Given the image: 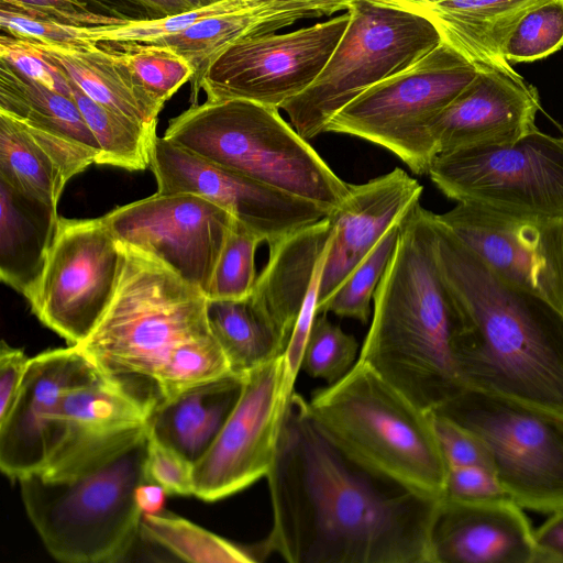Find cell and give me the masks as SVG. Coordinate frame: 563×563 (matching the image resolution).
<instances>
[{
  "label": "cell",
  "instance_id": "obj_1",
  "mask_svg": "<svg viewBox=\"0 0 563 563\" xmlns=\"http://www.w3.org/2000/svg\"><path fill=\"white\" fill-rule=\"evenodd\" d=\"M266 478L273 525L257 543L263 560L276 552L289 563H432L442 498L355 464L318 430L296 391Z\"/></svg>",
  "mask_w": 563,
  "mask_h": 563
},
{
  "label": "cell",
  "instance_id": "obj_2",
  "mask_svg": "<svg viewBox=\"0 0 563 563\" xmlns=\"http://www.w3.org/2000/svg\"><path fill=\"white\" fill-rule=\"evenodd\" d=\"M373 299L358 360L429 412L467 389L459 356L471 325L438 262L433 212L420 201L401 220Z\"/></svg>",
  "mask_w": 563,
  "mask_h": 563
},
{
  "label": "cell",
  "instance_id": "obj_3",
  "mask_svg": "<svg viewBox=\"0 0 563 563\" xmlns=\"http://www.w3.org/2000/svg\"><path fill=\"white\" fill-rule=\"evenodd\" d=\"M442 274L471 325L459 356L467 389L563 416V313L490 271L433 213Z\"/></svg>",
  "mask_w": 563,
  "mask_h": 563
},
{
  "label": "cell",
  "instance_id": "obj_4",
  "mask_svg": "<svg viewBox=\"0 0 563 563\" xmlns=\"http://www.w3.org/2000/svg\"><path fill=\"white\" fill-rule=\"evenodd\" d=\"M122 247L112 301L91 334L75 346L151 413L166 398L180 355L212 335L207 296L161 262Z\"/></svg>",
  "mask_w": 563,
  "mask_h": 563
},
{
  "label": "cell",
  "instance_id": "obj_5",
  "mask_svg": "<svg viewBox=\"0 0 563 563\" xmlns=\"http://www.w3.org/2000/svg\"><path fill=\"white\" fill-rule=\"evenodd\" d=\"M148 442L146 428L59 476L18 479L27 517L54 559L111 563L132 550L142 517L136 488L150 482Z\"/></svg>",
  "mask_w": 563,
  "mask_h": 563
},
{
  "label": "cell",
  "instance_id": "obj_6",
  "mask_svg": "<svg viewBox=\"0 0 563 563\" xmlns=\"http://www.w3.org/2000/svg\"><path fill=\"white\" fill-rule=\"evenodd\" d=\"M318 430L346 457L408 490L441 497L448 474L433 412L413 404L357 358L334 384L306 400Z\"/></svg>",
  "mask_w": 563,
  "mask_h": 563
},
{
  "label": "cell",
  "instance_id": "obj_7",
  "mask_svg": "<svg viewBox=\"0 0 563 563\" xmlns=\"http://www.w3.org/2000/svg\"><path fill=\"white\" fill-rule=\"evenodd\" d=\"M164 137L214 165L316 202L329 213L349 194V184L274 107L207 99L170 119Z\"/></svg>",
  "mask_w": 563,
  "mask_h": 563
},
{
  "label": "cell",
  "instance_id": "obj_8",
  "mask_svg": "<svg viewBox=\"0 0 563 563\" xmlns=\"http://www.w3.org/2000/svg\"><path fill=\"white\" fill-rule=\"evenodd\" d=\"M350 21L317 79L283 104L305 140L375 84L398 74L434 49L442 37L426 18L368 0H350Z\"/></svg>",
  "mask_w": 563,
  "mask_h": 563
},
{
  "label": "cell",
  "instance_id": "obj_9",
  "mask_svg": "<svg viewBox=\"0 0 563 563\" xmlns=\"http://www.w3.org/2000/svg\"><path fill=\"white\" fill-rule=\"evenodd\" d=\"M478 69L443 41L405 70L369 87L325 125L324 132L382 146L416 175L437 157L432 120L476 77Z\"/></svg>",
  "mask_w": 563,
  "mask_h": 563
},
{
  "label": "cell",
  "instance_id": "obj_10",
  "mask_svg": "<svg viewBox=\"0 0 563 563\" xmlns=\"http://www.w3.org/2000/svg\"><path fill=\"white\" fill-rule=\"evenodd\" d=\"M428 175L449 199L508 218L563 222V136L439 154Z\"/></svg>",
  "mask_w": 563,
  "mask_h": 563
},
{
  "label": "cell",
  "instance_id": "obj_11",
  "mask_svg": "<svg viewBox=\"0 0 563 563\" xmlns=\"http://www.w3.org/2000/svg\"><path fill=\"white\" fill-rule=\"evenodd\" d=\"M437 412L482 439L518 506L547 515L563 510V416L471 388Z\"/></svg>",
  "mask_w": 563,
  "mask_h": 563
},
{
  "label": "cell",
  "instance_id": "obj_12",
  "mask_svg": "<svg viewBox=\"0 0 563 563\" xmlns=\"http://www.w3.org/2000/svg\"><path fill=\"white\" fill-rule=\"evenodd\" d=\"M123 247L104 223L60 218L42 276L27 299L32 312L71 345L98 325L114 296Z\"/></svg>",
  "mask_w": 563,
  "mask_h": 563
},
{
  "label": "cell",
  "instance_id": "obj_13",
  "mask_svg": "<svg viewBox=\"0 0 563 563\" xmlns=\"http://www.w3.org/2000/svg\"><path fill=\"white\" fill-rule=\"evenodd\" d=\"M349 21L346 11L287 33L243 36L212 62L201 89L209 100L243 99L282 109L317 79Z\"/></svg>",
  "mask_w": 563,
  "mask_h": 563
},
{
  "label": "cell",
  "instance_id": "obj_14",
  "mask_svg": "<svg viewBox=\"0 0 563 563\" xmlns=\"http://www.w3.org/2000/svg\"><path fill=\"white\" fill-rule=\"evenodd\" d=\"M102 219L120 244L161 262L206 296L235 220L200 196L157 192Z\"/></svg>",
  "mask_w": 563,
  "mask_h": 563
},
{
  "label": "cell",
  "instance_id": "obj_15",
  "mask_svg": "<svg viewBox=\"0 0 563 563\" xmlns=\"http://www.w3.org/2000/svg\"><path fill=\"white\" fill-rule=\"evenodd\" d=\"M290 394L285 354L243 377L239 399L208 451L192 464L194 495L216 501L268 474Z\"/></svg>",
  "mask_w": 563,
  "mask_h": 563
},
{
  "label": "cell",
  "instance_id": "obj_16",
  "mask_svg": "<svg viewBox=\"0 0 563 563\" xmlns=\"http://www.w3.org/2000/svg\"><path fill=\"white\" fill-rule=\"evenodd\" d=\"M157 194H192L227 210L272 246L322 220L329 212L316 202L225 169L156 136L150 154Z\"/></svg>",
  "mask_w": 563,
  "mask_h": 563
},
{
  "label": "cell",
  "instance_id": "obj_17",
  "mask_svg": "<svg viewBox=\"0 0 563 563\" xmlns=\"http://www.w3.org/2000/svg\"><path fill=\"white\" fill-rule=\"evenodd\" d=\"M435 217L497 276L563 313V222L508 218L465 202Z\"/></svg>",
  "mask_w": 563,
  "mask_h": 563
},
{
  "label": "cell",
  "instance_id": "obj_18",
  "mask_svg": "<svg viewBox=\"0 0 563 563\" xmlns=\"http://www.w3.org/2000/svg\"><path fill=\"white\" fill-rule=\"evenodd\" d=\"M102 375L75 345L31 357L18 398L0 421V468L20 479L46 463L53 417L67 389Z\"/></svg>",
  "mask_w": 563,
  "mask_h": 563
},
{
  "label": "cell",
  "instance_id": "obj_19",
  "mask_svg": "<svg viewBox=\"0 0 563 563\" xmlns=\"http://www.w3.org/2000/svg\"><path fill=\"white\" fill-rule=\"evenodd\" d=\"M538 90L517 73L479 70L431 122L439 154L512 143L537 130Z\"/></svg>",
  "mask_w": 563,
  "mask_h": 563
},
{
  "label": "cell",
  "instance_id": "obj_20",
  "mask_svg": "<svg viewBox=\"0 0 563 563\" xmlns=\"http://www.w3.org/2000/svg\"><path fill=\"white\" fill-rule=\"evenodd\" d=\"M150 410L101 377L63 395L51 428L44 477H56L147 428Z\"/></svg>",
  "mask_w": 563,
  "mask_h": 563
},
{
  "label": "cell",
  "instance_id": "obj_21",
  "mask_svg": "<svg viewBox=\"0 0 563 563\" xmlns=\"http://www.w3.org/2000/svg\"><path fill=\"white\" fill-rule=\"evenodd\" d=\"M422 185L396 167L361 185L329 214L333 235L324 260L317 311L368 255L385 233L420 201Z\"/></svg>",
  "mask_w": 563,
  "mask_h": 563
},
{
  "label": "cell",
  "instance_id": "obj_22",
  "mask_svg": "<svg viewBox=\"0 0 563 563\" xmlns=\"http://www.w3.org/2000/svg\"><path fill=\"white\" fill-rule=\"evenodd\" d=\"M432 563H533V529L511 499L464 504L442 498Z\"/></svg>",
  "mask_w": 563,
  "mask_h": 563
},
{
  "label": "cell",
  "instance_id": "obj_23",
  "mask_svg": "<svg viewBox=\"0 0 563 563\" xmlns=\"http://www.w3.org/2000/svg\"><path fill=\"white\" fill-rule=\"evenodd\" d=\"M428 19L478 70L516 73L504 47L519 20L544 0H368Z\"/></svg>",
  "mask_w": 563,
  "mask_h": 563
},
{
  "label": "cell",
  "instance_id": "obj_24",
  "mask_svg": "<svg viewBox=\"0 0 563 563\" xmlns=\"http://www.w3.org/2000/svg\"><path fill=\"white\" fill-rule=\"evenodd\" d=\"M85 145L0 113V180L57 208L74 176L96 164Z\"/></svg>",
  "mask_w": 563,
  "mask_h": 563
},
{
  "label": "cell",
  "instance_id": "obj_25",
  "mask_svg": "<svg viewBox=\"0 0 563 563\" xmlns=\"http://www.w3.org/2000/svg\"><path fill=\"white\" fill-rule=\"evenodd\" d=\"M328 218L269 246V257L250 292L272 319L287 345L316 267L329 247Z\"/></svg>",
  "mask_w": 563,
  "mask_h": 563
},
{
  "label": "cell",
  "instance_id": "obj_26",
  "mask_svg": "<svg viewBox=\"0 0 563 563\" xmlns=\"http://www.w3.org/2000/svg\"><path fill=\"white\" fill-rule=\"evenodd\" d=\"M243 377L233 373L191 386L158 404L148 415L150 434L197 462L216 440L242 388Z\"/></svg>",
  "mask_w": 563,
  "mask_h": 563
},
{
  "label": "cell",
  "instance_id": "obj_27",
  "mask_svg": "<svg viewBox=\"0 0 563 563\" xmlns=\"http://www.w3.org/2000/svg\"><path fill=\"white\" fill-rule=\"evenodd\" d=\"M59 219L57 208L0 180V277L26 299L42 276Z\"/></svg>",
  "mask_w": 563,
  "mask_h": 563
},
{
  "label": "cell",
  "instance_id": "obj_28",
  "mask_svg": "<svg viewBox=\"0 0 563 563\" xmlns=\"http://www.w3.org/2000/svg\"><path fill=\"white\" fill-rule=\"evenodd\" d=\"M31 42L89 98L156 131L161 109L114 54L85 41L80 44Z\"/></svg>",
  "mask_w": 563,
  "mask_h": 563
},
{
  "label": "cell",
  "instance_id": "obj_29",
  "mask_svg": "<svg viewBox=\"0 0 563 563\" xmlns=\"http://www.w3.org/2000/svg\"><path fill=\"white\" fill-rule=\"evenodd\" d=\"M207 320L233 374L244 377L285 354L287 343L249 294L236 299L207 298Z\"/></svg>",
  "mask_w": 563,
  "mask_h": 563
},
{
  "label": "cell",
  "instance_id": "obj_30",
  "mask_svg": "<svg viewBox=\"0 0 563 563\" xmlns=\"http://www.w3.org/2000/svg\"><path fill=\"white\" fill-rule=\"evenodd\" d=\"M0 113L85 145H99L71 97L24 77L0 59ZM97 161V159H96Z\"/></svg>",
  "mask_w": 563,
  "mask_h": 563
},
{
  "label": "cell",
  "instance_id": "obj_31",
  "mask_svg": "<svg viewBox=\"0 0 563 563\" xmlns=\"http://www.w3.org/2000/svg\"><path fill=\"white\" fill-rule=\"evenodd\" d=\"M68 82L70 96L99 145L96 164L128 170L147 168L156 131L96 102L69 78Z\"/></svg>",
  "mask_w": 563,
  "mask_h": 563
},
{
  "label": "cell",
  "instance_id": "obj_32",
  "mask_svg": "<svg viewBox=\"0 0 563 563\" xmlns=\"http://www.w3.org/2000/svg\"><path fill=\"white\" fill-rule=\"evenodd\" d=\"M140 536L180 560L207 563L258 562L254 545H240L181 517L142 514Z\"/></svg>",
  "mask_w": 563,
  "mask_h": 563
},
{
  "label": "cell",
  "instance_id": "obj_33",
  "mask_svg": "<svg viewBox=\"0 0 563 563\" xmlns=\"http://www.w3.org/2000/svg\"><path fill=\"white\" fill-rule=\"evenodd\" d=\"M95 45L114 54L161 110L179 87L194 76L188 62L168 48L129 44Z\"/></svg>",
  "mask_w": 563,
  "mask_h": 563
},
{
  "label": "cell",
  "instance_id": "obj_34",
  "mask_svg": "<svg viewBox=\"0 0 563 563\" xmlns=\"http://www.w3.org/2000/svg\"><path fill=\"white\" fill-rule=\"evenodd\" d=\"M404 219V218H402ZM397 221L317 311L353 318L366 323L371 300L397 246L401 220Z\"/></svg>",
  "mask_w": 563,
  "mask_h": 563
},
{
  "label": "cell",
  "instance_id": "obj_35",
  "mask_svg": "<svg viewBox=\"0 0 563 563\" xmlns=\"http://www.w3.org/2000/svg\"><path fill=\"white\" fill-rule=\"evenodd\" d=\"M563 46V0H544L530 9L509 34L504 55L510 63L533 62Z\"/></svg>",
  "mask_w": 563,
  "mask_h": 563
},
{
  "label": "cell",
  "instance_id": "obj_36",
  "mask_svg": "<svg viewBox=\"0 0 563 563\" xmlns=\"http://www.w3.org/2000/svg\"><path fill=\"white\" fill-rule=\"evenodd\" d=\"M263 243L254 232L234 220L218 258L207 298L236 299L255 284V252Z\"/></svg>",
  "mask_w": 563,
  "mask_h": 563
},
{
  "label": "cell",
  "instance_id": "obj_37",
  "mask_svg": "<svg viewBox=\"0 0 563 563\" xmlns=\"http://www.w3.org/2000/svg\"><path fill=\"white\" fill-rule=\"evenodd\" d=\"M355 338L332 323L327 313L317 314L311 324L301 367L310 377L334 384L356 363Z\"/></svg>",
  "mask_w": 563,
  "mask_h": 563
},
{
  "label": "cell",
  "instance_id": "obj_38",
  "mask_svg": "<svg viewBox=\"0 0 563 563\" xmlns=\"http://www.w3.org/2000/svg\"><path fill=\"white\" fill-rule=\"evenodd\" d=\"M249 0H219L196 10L154 20L129 21L118 25L79 27L81 41L92 44H141L177 33L194 23L238 8Z\"/></svg>",
  "mask_w": 563,
  "mask_h": 563
},
{
  "label": "cell",
  "instance_id": "obj_39",
  "mask_svg": "<svg viewBox=\"0 0 563 563\" xmlns=\"http://www.w3.org/2000/svg\"><path fill=\"white\" fill-rule=\"evenodd\" d=\"M0 59L7 62L24 77L64 96L71 97L66 75L31 41L2 33Z\"/></svg>",
  "mask_w": 563,
  "mask_h": 563
},
{
  "label": "cell",
  "instance_id": "obj_40",
  "mask_svg": "<svg viewBox=\"0 0 563 563\" xmlns=\"http://www.w3.org/2000/svg\"><path fill=\"white\" fill-rule=\"evenodd\" d=\"M433 426L448 467L478 466L495 473L488 448L473 431L440 412H433Z\"/></svg>",
  "mask_w": 563,
  "mask_h": 563
},
{
  "label": "cell",
  "instance_id": "obj_41",
  "mask_svg": "<svg viewBox=\"0 0 563 563\" xmlns=\"http://www.w3.org/2000/svg\"><path fill=\"white\" fill-rule=\"evenodd\" d=\"M1 32L15 37L54 44H80L78 26L34 15L0 0Z\"/></svg>",
  "mask_w": 563,
  "mask_h": 563
},
{
  "label": "cell",
  "instance_id": "obj_42",
  "mask_svg": "<svg viewBox=\"0 0 563 563\" xmlns=\"http://www.w3.org/2000/svg\"><path fill=\"white\" fill-rule=\"evenodd\" d=\"M442 498L464 504L510 499L496 474L478 466L449 467Z\"/></svg>",
  "mask_w": 563,
  "mask_h": 563
},
{
  "label": "cell",
  "instance_id": "obj_43",
  "mask_svg": "<svg viewBox=\"0 0 563 563\" xmlns=\"http://www.w3.org/2000/svg\"><path fill=\"white\" fill-rule=\"evenodd\" d=\"M146 474L150 482L162 486L167 494L194 495L192 463L151 434Z\"/></svg>",
  "mask_w": 563,
  "mask_h": 563
},
{
  "label": "cell",
  "instance_id": "obj_44",
  "mask_svg": "<svg viewBox=\"0 0 563 563\" xmlns=\"http://www.w3.org/2000/svg\"><path fill=\"white\" fill-rule=\"evenodd\" d=\"M328 249L316 267L309 290L300 309L299 316L297 318L296 324L294 327L290 340L285 352L286 385L290 394L295 391L294 385L301 367V360L308 340L309 331L313 322V319L317 316L318 289Z\"/></svg>",
  "mask_w": 563,
  "mask_h": 563
},
{
  "label": "cell",
  "instance_id": "obj_45",
  "mask_svg": "<svg viewBox=\"0 0 563 563\" xmlns=\"http://www.w3.org/2000/svg\"><path fill=\"white\" fill-rule=\"evenodd\" d=\"M27 13L79 27L118 25L125 22L93 14L78 0H1Z\"/></svg>",
  "mask_w": 563,
  "mask_h": 563
},
{
  "label": "cell",
  "instance_id": "obj_46",
  "mask_svg": "<svg viewBox=\"0 0 563 563\" xmlns=\"http://www.w3.org/2000/svg\"><path fill=\"white\" fill-rule=\"evenodd\" d=\"M31 357L4 341L0 349V421L11 411L20 393Z\"/></svg>",
  "mask_w": 563,
  "mask_h": 563
},
{
  "label": "cell",
  "instance_id": "obj_47",
  "mask_svg": "<svg viewBox=\"0 0 563 563\" xmlns=\"http://www.w3.org/2000/svg\"><path fill=\"white\" fill-rule=\"evenodd\" d=\"M533 563H563V510L533 530Z\"/></svg>",
  "mask_w": 563,
  "mask_h": 563
},
{
  "label": "cell",
  "instance_id": "obj_48",
  "mask_svg": "<svg viewBox=\"0 0 563 563\" xmlns=\"http://www.w3.org/2000/svg\"><path fill=\"white\" fill-rule=\"evenodd\" d=\"M93 14L121 22L150 20L137 0H78Z\"/></svg>",
  "mask_w": 563,
  "mask_h": 563
},
{
  "label": "cell",
  "instance_id": "obj_49",
  "mask_svg": "<svg viewBox=\"0 0 563 563\" xmlns=\"http://www.w3.org/2000/svg\"><path fill=\"white\" fill-rule=\"evenodd\" d=\"M146 10L150 20L162 19L196 10L213 3L211 0H137ZM217 2V1H216Z\"/></svg>",
  "mask_w": 563,
  "mask_h": 563
},
{
  "label": "cell",
  "instance_id": "obj_50",
  "mask_svg": "<svg viewBox=\"0 0 563 563\" xmlns=\"http://www.w3.org/2000/svg\"><path fill=\"white\" fill-rule=\"evenodd\" d=\"M166 490L156 483L145 482L136 488V504L142 514L155 515L163 511Z\"/></svg>",
  "mask_w": 563,
  "mask_h": 563
},
{
  "label": "cell",
  "instance_id": "obj_51",
  "mask_svg": "<svg viewBox=\"0 0 563 563\" xmlns=\"http://www.w3.org/2000/svg\"><path fill=\"white\" fill-rule=\"evenodd\" d=\"M343 1H347V2H350V0H343Z\"/></svg>",
  "mask_w": 563,
  "mask_h": 563
}]
</instances>
